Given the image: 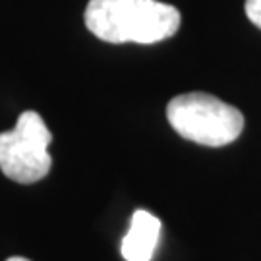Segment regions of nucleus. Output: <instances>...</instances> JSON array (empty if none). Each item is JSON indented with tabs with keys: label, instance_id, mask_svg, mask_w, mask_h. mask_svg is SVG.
I'll return each mask as SVG.
<instances>
[{
	"label": "nucleus",
	"instance_id": "5",
	"mask_svg": "<svg viewBox=\"0 0 261 261\" xmlns=\"http://www.w3.org/2000/svg\"><path fill=\"white\" fill-rule=\"evenodd\" d=\"M246 16L255 28L261 29V0H246Z\"/></svg>",
	"mask_w": 261,
	"mask_h": 261
},
{
	"label": "nucleus",
	"instance_id": "3",
	"mask_svg": "<svg viewBox=\"0 0 261 261\" xmlns=\"http://www.w3.org/2000/svg\"><path fill=\"white\" fill-rule=\"evenodd\" d=\"M53 134L35 111L19 114L16 128L0 134V168L19 184H33L48 174Z\"/></svg>",
	"mask_w": 261,
	"mask_h": 261
},
{
	"label": "nucleus",
	"instance_id": "6",
	"mask_svg": "<svg viewBox=\"0 0 261 261\" xmlns=\"http://www.w3.org/2000/svg\"><path fill=\"white\" fill-rule=\"evenodd\" d=\"M6 261H29V259H25V257H8Z\"/></svg>",
	"mask_w": 261,
	"mask_h": 261
},
{
	"label": "nucleus",
	"instance_id": "2",
	"mask_svg": "<svg viewBox=\"0 0 261 261\" xmlns=\"http://www.w3.org/2000/svg\"><path fill=\"white\" fill-rule=\"evenodd\" d=\"M167 118L178 136L205 147H224L244 130V114L236 107L201 91L174 97Z\"/></svg>",
	"mask_w": 261,
	"mask_h": 261
},
{
	"label": "nucleus",
	"instance_id": "4",
	"mask_svg": "<svg viewBox=\"0 0 261 261\" xmlns=\"http://www.w3.org/2000/svg\"><path fill=\"white\" fill-rule=\"evenodd\" d=\"M161 236V221L145 209L132 215L130 228L122 238L120 253L126 261H151Z\"/></svg>",
	"mask_w": 261,
	"mask_h": 261
},
{
	"label": "nucleus",
	"instance_id": "1",
	"mask_svg": "<svg viewBox=\"0 0 261 261\" xmlns=\"http://www.w3.org/2000/svg\"><path fill=\"white\" fill-rule=\"evenodd\" d=\"M180 12L159 0H89L85 25L107 43L153 45L172 37L180 28Z\"/></svg>",
	"mask_w": 261,
	"mask_h": 261
}]
</instances>
